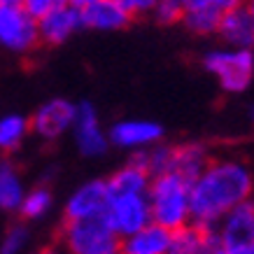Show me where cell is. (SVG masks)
<instances>
[{
	"label": "cell",
	"instance_id": "1",
	"mask_svg": "<svg viewBox=\"0 0 254 254\" xmlns=\"http://www.w3.org/2000/svg\"><path fill=\"white\" fill-rule=\"evenodd\" d=\"M254 175L243 159L219 156L210 159L205 170L191 182L189 212L191 224L215 226L229 210L252 198Z\"/></svg>",
	"mask_w": 254,
	"mask_h": 254
},
{
	"label": "cell",
	"instance_id": "2",
	"mask_svg": "<svg viewBox=\"0 0 254 254\" xmlns=\"http://www.w3.org/2000/svg\"><path fill=\"white\" fill-rule=\"evenodd\" d=\"M189 191H191V182H187L185 177L175 175V173L152 177L149 189H147L152 224L161 226L170 233L187 226L191 222Z\"/></svg>",
	"mask_w": 254,
	"mask_h": 254
},
{
	"label": "cell",
	"instance_id": "3",
	"mask_svg": "<svg viewBox=\"0 0 254 254\" xmlns=\"http://www.w3.org/2000/svg\"><path fill=\"white\" fill-rule=\"evenodd\" d=\"M61 245L65 254H119L122 238L110 226L108 217L100 215L82 222H65Z\"/></svg>",
	"mask_w": 254,
	"mask_h": 254
},
{
	"label": "cell",
	"instance_id": "4",
	"mask_svg": "<svg viewBox=\"0 0 254 254\" xmlns=\"http://www.w3.org/2000/svg\"><path fill=\"white\" fill-rule=\"evenodd\" d=\"M203 68L215 75L226 93H243L254 77L252 49H212L203 56Z\"/></svg>",
	"mask_w": 254,
	"mask_h": 254
},
{
	"label": "cell",
	"instance_id": "5",
	"mask_svg": "<svg viewBox=\"0 0 254 254\" xmlns=\"http://www.w3.org/2000/svg\"><path fill=\"white\" fill-rule=\"evenodd\" d=\"M40 45L38 23L26 14L19 0H0V49L28 54Z\"/></svg>",
	"mask_w": 254,
	"mask_h": 254
},
{
	"label": "cell",
	"instance_id": "6",
	"mask_svg": "<svg viewBox=\"0 0 254 254\" xmlns=\"http://www.w3.org/2000/svg\"><path fill=\"white\" fill-rule=\"evenodd\" d=\"M219 247L247 252L254 245V198L243 200L215 224Z\"/></svg>",
	"mask_w": 254,
	"mask_h": 254
},
{
	"label": "cell",
	"instance_id": "7",
	"mask_svg": "<svg viewBox=\"0 0 254 254\" xmlns=\"http://www.w3.org/2000/svg\"><path fill=\"white\" fill-rule=\"evenodd\" d=\"M77 115V105L65 98H49L40 105L33 117H28L31 131L45 142H54L68 131H72V122Z\"/></svg>",
	"mask_w": 254,
	"mask_h": 254
},
{
	"label": "cell",
	"instance_id": "8",
	"mask_svg": "<svg viewBox=\"0 0 254 254\" xmlns=\"http://www.w3.org/2000/svg\"><path fill=\"white\" fill-rule=\"evenodd\" d=\"M105 217L119 238H128L152 224L147 196H115L110 198Z\"/></svg>",
	"mask_w": 254,
	"mask_h": 254
},
{
	"label": "cell",
	"instance_id": "9",
	"mask_svg": "<svg viewBox=\"0 0 254 254\" xmlns=\"http://www.w3.org/2000/svg\"><path fill=\"white\" fill-rule=\"evenodd\" d=\"M72 138L77 152L86 159H98L108 152V131L103 128L98 117V110L91 103H79L77 115L72 122Z\"/></svg>",
	"mask_w": 254,
	"mask_h": 254
},
{
	"label": "cell",
	"instance_id": "10",
	"mask_svg": "<svg viewBox=\"0 0 254 254\" xmlns=\"http://www.w3.org/2000/svg\"><path fill=\"white\" fill-rule=\"evenodd\" d=\"M163 140V126L152 119H122L108 128V142L119 149L145 152Z\"/></svg>",
	"mask_w": 254,
	"mask_h": 254
},
{
	"label": "cell",
	"instance_id": "11",
	"mask_svg": "<svg viewBox=\"0 0 254 254\" xmlns=\"http://www.w3.org/2000/svg\"><path fill=\"white\" fill-rule=\"evenodd\" d=\"M110 198L112 196L105 180H89L84 185H79L65 200V208H63L65 222H82V219L105 215Z\"/></svg>",
	"mask_w": 254,
	"mask_h": 254
},
{
	"label": "cell",
	"instance_id": "12",
	"mask_svg": "<svg viewBox=\"0 0 254 254\" xmlns=\"http://www.w3.org/2000/svg\"><path fill=\"white\" fill-rule=\"evenodd\" d=\"M79 28H82V23H79V12H77L75 0L72 2L56 0L54 7L38 21L40 42H45V45H63Z\"/></svg>",
	"mask_w": 254,
	"mask_h": 254
},
{
	"label": "cell",
	"instance_id": "13",
	"mask_svg": "<svg viewBox=\"0 0 254 254\" xmlns=\"http://www.w3.org/2000/svg\"><path fill=\"white\" fill-rule=\"evenodd\" d=\"M82 28L91 31H122L131 23V16L119 5V0H75Z\"/></svg>",
	"mask_w": 254,
	"mask_h": 254
},
{
	"label": "cell",
	"instance_id": "14",
	"mask_svg": "<svg viewBox=\"0 0 254 254\" xmlns=\"http://www.w3.org/2000/svg\"><path fill=\"white\" fill-rule=\"evenodd\" d=\"M233 2L236 0H185L180 23L196 35H212Z\"/></svg>",
	"mask_w": 254,
	"mask_h": 254
},
{
	"label": "cell",
	"instance_id": "15",
	"mask_svg": "<svg viewBox=\"0 0 254 254\" xmlns=\"http://www.w3.org/2000/svg\"><path fill=\"white\" fill-rule=\"evenodd\" d=\"M110 189V196H147L152 175L147 173L145 152H133L126 166L115 170L112 175L105 180Z\"/></svg>",
	"mask_w": 254,
	"mask_h": 254
},
{
	"label": "cell",
	"instance_id": "16",
	"mask_svg": "<svg viewBox=\"0 0 254 254\" xmlns=\"http://www.w3.org/2000/svg\"><path fill=\"white\" fill-rule=\"evenodd\" d=\"M219 247L215 226H198L187 224L170 233L168 254H212Z\"/></svg>",
	"mask_w": 254,
	"mask_h": 254
},
{
	"label": "cell",
	"instance_id": "17",
	"mask_svg": "<svg viewBox=\"0 0 254 254\" xmlns=\"http://www.w3.org/2000/svg\"><path fill=\"white\" fill-rule=\"evenodd\" d=\"M217 35L229 45V49H252L254 47V26L247 12V5L233 2L229 12L222 16Z\"/></svg>",
	"mask_w": 254,
	"mask_h": 254
},
{
	"label": "cell",
	"instance_id": "18",
	"mask_svg": "<svg viewBox=\"0 0 254 254\" xmlns=\"http://www.w3.org/2000/svg\"><path fill=\"white\" fill-rule=\"evenodd\" d=\"M208 163H210L208 147L200 145V142H187V145L173 147V166H170V173L185 177L187 182H193L205 170Z\"/></svg>",
	"mask_w": 254,
	"mask_h": 254
},
{
	"label": "cell",
	"instance_id": "19",
	"mask_svg": "<svg viewBox=\"0 0 254 254\" xmlns=\"http://www.w3.org/2000/svg\"><path fill=\"white\" fill-rule=\"evenodd\" d=\"M170 231L149 224L142 231L133 233L128 238H122L119 254H168Z\"/></svg>",
	"mask_w": 254,
	"mask_h": 254
},
{
	"label": "cell",
	"instance_id": "20",
	"mask_svg": "<svg viewBox=\"0 0 254 254\" xmlns=\"http://www.w3.org/2000/svg\"><path fill=\"white\" fill-rule=\"evenodd\" d=\"M26 196L21 173L7 159L0 161V210L2 212H19L21 200Z\"/></svg>",
	"mask_w": 254,
	"mask_h": 254
},
{
	"label": "cell",
	"instance_id": "21",
	"mask_svg": "<svg viewBox=\"0 0 254 254\" xmlns=\"http://www.w3.org/2000/svg\"><path fill=\"white\" fill-rule=\"evenodd\" d=\"M31 133L28 117L23 115H5L0 117V152L12 154L23 145V140Z\"/></svg>",
	"mask_w": 254,
	"mask_h": 254
},
{
	"label": "cell",
	"instance_id": "22",
	"mask_svg": "<svg viewBox=\"0 0 254 254\" xmlns=\"http://www.w3.org/2000/svg\"><path fill=\"white\" fill-rule=\"evenodd\" d=\"M52 203H54V196L47 187H33V189H26V196L21 200V208H19V215L26 222H38L42 217H47V212L52 210Z\"/></svg>",
	"mask_w": 254,
	"mask_h": 254
},
{
	"label": "cell",
	"instance_id": "23",
	"mask_svg": "<svg viewBox=\"0 0 254 254\" xmlns=\"http://www.w3.org/2000/svg\"><path fill=\"white\" fill-rule=\"evenodd\" d=\"M145 163H147V173L152 177L170 173V166H173V147L159 142L152 149H145Z\"/></svg>",
	"mask_w": 254,
	"mask_h": 254
},
{
	"label": "cell",
	"instance_id": "24",
	"mask_svg": "<svg viewBox=\"0 0 254 254\" xmlns=\"http://www.w3.org/2000/svg\"><path fill=\"white\" fill-rule=\"evenodd\" d=\"M28 238L31 233L26 229V224H12L0 240V254H21L28 245Z\"/></svg>",
	"mask_w": 254,
	"mask_h": 254
},
{
	"label": "cell",
	"instance_id": "25",
	"mask_svg": "<svg viewBox=\"0 0 254 254\" xmlns=\"http://www.w3.org/2000/svg\"><path fill=\"white\" fill-rule=\"evenodd\" d=\"M152 16L161 26H173L182 21V0H156Z\"/></svg>",
	"mask_w": 254,
	"mask_h": 254
},
{
	"label": "cell",
	"instance_id": "26",
	"mask_svg": "<svg viewBox=\"0 0 254 254\" xmlns=\"http://www.w3.org/2000/svg\"><path fill=\"white\" fill-rule=\"evenodd\" d=\"M21 5H23V9H26V14L38 23L40 19L56 5V0H23Z\"/></svg>",
	"mask_w": 254,
	"mask_h": 254
},
{
	"label": "cell",
	"instance_id": "27",
	"mask_svg": "<svg viewBox=\"0 0 254 254\" xmlns=\"http://www.w3.org/2000/svg\"><path fill=\"white\" fill-rule=\"evenodd\" d=\"M156 0H119V5L126 14L131 16H140V14H152V7H154Z\"/></svg>",
	"mask_w": 254,
	"mask_h": 254
},
{
	"label": "cell",
	"instance_id": "28",
	"mask_svg": "<svg viewBox=\"0 0 254 254\" xmlns=\"http://www.w3.org/2000/svg\"><path fill=\"white\" fill-rule=\"evenodd\" d=\"M212 254H247V252H233V250H224V247H217Z\"/></svg>",
	"mask_w": 254,
	"mask_h": 254
},
{
	"label": "cell",
	"instance_id": "29",
	"mask_svg": "<svg viewBox=\"0 0 254 254\" xmlns=\"http://www.w3.org/2000/svg\"><path fill=\"white\" fill-rule=\"evenodd\" d=\"M247 12H250V19H252V26H254V0L247 2Z\"/></svg>",
	"mask_w": 254,
	"mask_h": 254
},
{
	"label": "cell",
	"instance_id": "30",
	"mask_svg": "<svg viewBox=\"0 0 254 254\" xmlns=\"http://www.w3.org/2000/svg\"><path fill=\"white\" fill-rule=\"evenodd\" d=\"M42 254H65V252H59V250H47V252H42Z\"/></svg>",
	"mask_w": 254,
	"mask_h": 254
},
{
	"label": "cell",
	"instance_id": "31",
	"mask_svg": "<svg viewBox=\"0 0 254 254\" xmlns=\"http://www.w3.org/2000/svg\"><path fill=\"white\" fill-rule=\"evenodd\" d=\"M250 117H252V122H254V108H250Z\"/></svg>",
	"mask_w": 254,
	"mask_h": 254
},
{
	"label": "cell",
	"instance_id": "32",
	"mask_svg": "<svg viewBox=\"0 0 254 254\" xmlns=\"http://www.w3.org/2000/svg\"><path fill=\"white\" fill-rule=\"evenodd\" d=\"M247 254H254V245H252V247H250V250H247Z\"/></svg>",
	"mask_w": 254,
	"mask_h": 254
}]
</instances>
